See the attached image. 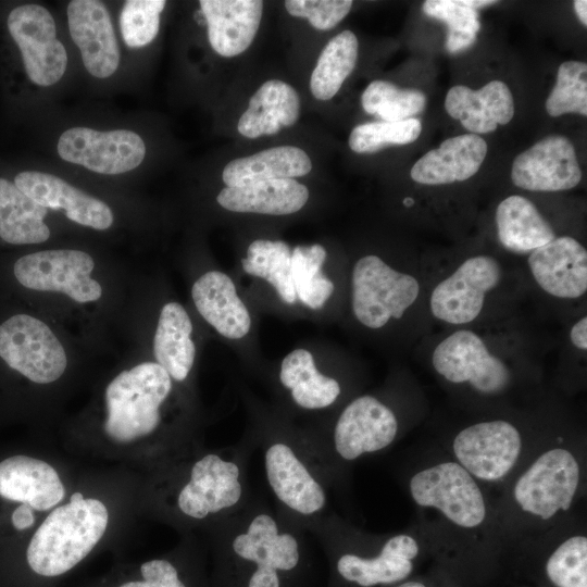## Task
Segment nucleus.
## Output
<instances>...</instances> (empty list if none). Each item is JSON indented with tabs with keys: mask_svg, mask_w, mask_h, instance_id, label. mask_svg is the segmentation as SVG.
I'll return each mask as SVG.
<instances>
[{
	"mask_svg": "<svg viewBox=\"0 0 587 587\" xmlns=\"http://www.w3.org/2000/svg\"><path fill=\"white\" fill-rule=\"evenodd\" d=\"M0 35L11 88L47 89L63 79L68 54L47 7L36 2L12 5L2 15Z\"/></svg>",
	"mask_w": 587,
	"mask_h": 587,
	"instance_id": "obj_1",
	"label": "nucleus"
},
{
	"mask_svg": "<svg viewBox=\"0 0 587 587\" xmlns=\"http://www.w3.org/2000/svg\"><path fill=\"white\" fill-rule=\"evenodd\" d=\"M109 521L107 507L89 498L58 507L46 517L27 548L30 569L58 576L79 563L102 538Z\"/></svg>",
	"mask_w": 587,
	"mask_h": 587,
	"instance_id": "obj_2",
	"label": "nucleus"
},
{
	"mask_svg": "<svg viewBox=\"0 0 587 587\" xmlns=\"http://www.w3.org/2000/svg\"><path fill=\"white\" fill-rule=\"evenodd\" d=\"M171 389V376L157 362H141L118 373L104 394L107 436L126 444L153 433Z\"/></svg>",
	"mask_w": 587,
	"mask_h": 587,
	"instance_id": "obj_3",
	"label": "nucleus"
},
{
	"mask_svg": "<svg viewBox=\"0 0 587 587\" xmlns=\"http://www.w3.org/2000/svg\"><path fill=\"white\" fill-rule=\"evenodd\" d=\"M95 270V260L88 252L59 248L22 255L13 265V275L26 289L59 294L78 304H87L98 301L103 294Z\"/></svg>",
	"mask_w": 587,
	"mask_h": 587,
	"instance_id": "obj_4",
	"label": "nucleus"
},
{
	"mask_svg": "<svg viewBox=\"0 0 587 587\" xmlns=\"http://www.w3.org/2000/svg\"><path fill=\"white\" fill-rule=\"evenodd\" d=\"M55 151L67 164L101 176H121L143 163L147 146L141 135L129 128L72 126L58 137Z\"/></svg>",
	"mask_w": 587,
	"mask_h": 587,
	"instance_id": "obj_5",
	"label": "nucleus"
},
{
	"mask_svg": "<svg viewBox=\"0 0 587 587\" xmlns=\"http://www.w3.org/2000/svg\"><path fill=\"white\" fill-rule=\"evenodd\" d=\"M0 358L35 384H51L67 367V353L54 330L42 320L25 313L0 324Z\"/></svg>",
	"mask_w": 587,
	"mask_h": 587,
	"instance_id": "obj_6",
	"label": "nucleus"
},
{
	"mask_svg": "<svg viewBox=\"0 0 587 587\" xmlns=\"http://www.w3.org/2000/svg\"><path fill=\"white\" fill-rule=\"evenodd\" d=\"M420 295L419 280L396 271L377 255L357 261L352 272V310L366 327L380 328L401 319Z\"/></svg>",
	"mask_w": 587,
	"mask_h": 587,
	"instance_id": "obj_7",
	"label": "nucleus"
},
{
	"mask_svg": "<svg viewBox=\"0 0 587 587\" xmlns=\"http://www.w3.org/2000/svg\"><path fill=\"white\" fill-rule=\"evenodd\" d=\"M501 278V265L494 257H471L434 288L429 299L430 312L447 324H469L478 317L487 295Z\"/></svg>",
	"mask_w": 587,
	"mask_h": 587,
	"instance_id": "obj_8",
	"label": "nucleus"
},
{
	"mask_svg": "<svg viewBox=\"0 0 587 587\" xmlns=\"http://www.w3.org/2000/svg\"><path fill=\"white\" fill-rule=\"evenodd\" d=\"M410 490L419 505L438 509L446 517L462 527L479 525L486 514L483 495L460 464L446 462L415 474Z\"/></svg>",
	"mask_w": 587,
	"mask_h": 587,
	"instance_id": "obj_9",
	"label": "nucleus"
},
{
	"mask_svg": "<svg viewBox=\"0 0 587 587\" xmlns=\"http://www.w3.org/2000/svg\"><path fill=\"white\" fill-rule=\"evenodd\" d=\"M432 363L447 380L470 383L482 394H498L510 383L505 363L491 354L480 336L470 329H458L441 340L434 349Z\"/></svg>",
	"mask_w": 587,
	"mask_h": 587,
	"instance_id": "obj_10",
	"label": "nucleus"
},
{
	"mask_svg": "<svg viewBox=\"0 0 587 587\" xmlns=\"http://www.w3.org/2000/svg\"><path fill=\"white\" fill-rule=\"evenodd\" d=\"M579 480V466L565 449H552L541 454L519 478L514 497L526 512L544 520L559 510H569Z\"/></svg>",
	"mask_w": 587,
	"mask_h": 587,
	"instance_id": "obj_11",
	"label": "nucleus"
},
{
	"mask_svg": "<svg viewBox=\"0 0 587 587\" xmlns=\"http://www.w3.org/2000/svg\"><path fill=\"white\" fill-rule=\"evenodd\" d=\"M14 184L48 211L93 230H108L115 223L109 203L50 172L21 168L10 174Z\"/></svg>",
	"mask_w": 587,
	"mask_h": 587,
	"instance_id": "obj_12",
	"label": "nucleus"
},
{
	"mask_svg": "<svg viewBox=\"0 0 587 587\" xmlns=\"http://www.w3.org/2000/svg\"><path fill=\"white\" fill-rule=\"evenodd\" d=\"M65 14L68 34L87 73L97 79L113 76L121 64V48L107 4L99 0H72Z\"/></svg>",
	"mask_w": 587,
	"mask_h": 587,
	"instance_id": "obj_13",
	"label": "nucleus"
},
{
	"mask_svg": "<svg viewBox=\"0 0 587 587\" xmlns=\"http://www.w3.org/2000/svg\"><path fill=\"white\" fill-rule=\"evenodd\" d=\"M453 451L470 474L484 480H496L515 464L521 451V436L509 422H482L457 435Z\"/></svg>",
	"mask_w": 587,
	"mask_h": 587,
	"instance_id": "obj_14",
	"label": "nucleus"
},
{
	"mask_svg": "<svg viewBox=\"0 0 587 587\" xmlns=\"http://www.w3.org/2000/svg\"><path fill=\"white\" fill-rule=\"evenodd\" d=\"M512 183L530 191H561L576 187L582 179L573 143L564 136L550 135L515 157Z\"/></svg>",
	"mask_w": 587,
	"mask_h": 587,
	"instance_id": "obj_15",
	"label": "nucleus"
},
{
	"mask_svg": "<svg viewBox=\"0 0 587 587\" xmlns=\"http://www.w3.org/2000/svg\"><path fill=\"white\" fill-rule=\"evenodd\" d=\"M239 475L236 463L214 453L202 457L193 464L189 482L178 494L179 510L201 520L210 513L232 508L241 498Z\"/></svg>",
	"mask_w": 587,
	"mask_h": 587,
	"instance_id": "obj_16",
	"label": "nucleus"
},
{
	"mask_svg": "<svg viewBox=\"0 0 587 587\" xmlns=\"http://www.w3.org/2000/svg\"><path fill=\"white\" fill-rule=\"evenodd\" d=\"M398 430L394 412L376 398L362 396L340 414L334 433L335 448L346 460L386 448Z\"/></svg>",
	"mask_w": 587,
	"mask_h": 587,
	"instance_id": "obj_17",
	"label": "nucleus"
},
{
	"mask_svg": "<svg viewBox=\"0 0 587 587\" xmlns=\"http://www.w3.org/2000/svg\"><path fill=\"white\" fill-rule=\"evenodd\" d=\"M527 263L536 284L552 297L577 299L587 291V251L572 237H555L533 250Z\"/></svg>",
	"mask_w": 587,
	"mask_h": 587,
	"instance_id": "obj_18",
	"label": "nucleus"
},
{
	"mask_svg": "<svg viewBox=\"0 0 587 587\" xmlns=\"http://www.w3.org/2000/svg\"><path fill=\"white\" fill-rule=\"evenodd\" d=\"M211 48L230 58L252 43L260 26L263 2L259 0H200Z\"/></svg>",
	"mask_w": 587,
	"mask_h": 587,
	"instance_id": "obj_19",
	"label": "nucleus"
},
{
	"mask_svg": "<svg viewBox=\"0 0 587 587\" xmlns=\"http://www.w3.org/2000/svg\"><path fill=\"white\" fill-rule=\"evenodd\" d=\"M445 109L471 134L479 135L508 124L514 115V101L505 83L491 80L477 90L463 85L451 87Z\"/></svg>",
	"mask_w": 587,
	"mask_h": 587,
	"instance_id": "obj_20",
	"label": "nucleus"
},
{
	"mask_svg": "<svg viewBox=\"0 0 587 587\" xmlns=\"http://www.w3.org/2000/svg\"><path fill=\"white\" fill-rule=\"evenodd\" d=\"M64 486L57 471L47 462L13 455L0 462V496L47 511L62 501Z\"/></svg>",
	"mask_w": 587,
	"mask_h": 587,
	"instance_id": "obj_21",
	"label": "nucleus"
},
{
	"mask_svg": "<svg viewBox=\"0 0 587 587\" xmlns=\"http://www.w3.org/2000/svg\"><path fill=\"white\" fill-rule=\"evenodd\" d=\"M487 143L475 134H464L442 141L426 152L411 168V178L423 185H447L463 182L480 168Z\"/></svg>",
	"mask_w": 587,
	"mask_h": 587,
	"instance_id": "obj_22",
	"label": "nucleus"
},
{
	"mask_svg": "<svg viewBox=\"0 0 587 587\" xmlns=\"http://www.w3.org/2000/svg\"><path fill=\"white\" fill-rule=\"evenodd\" d=\"M265 472L276 497L291 510L312 514L325 504V492L292 449L282 442L265 452Z\"/></svg>",
	"mask_w": 587,
	"mask_h": 587,
	"instance_id": "obj_23",
	"label": "nucleus"
},
{
	"mask_svg": "<svg viewBox=\"0 0 587 587\" xmlns=\"http://www.w3.org/2000/svg\"><path fill=\"white\" fill-rule=\"evenodd\" d=\"M191 297L200 315L222 336L239 339L251 326L250 314L228 275L210 271L192 285Z\"/></svg>",
	"mask_w": 587,
	"mask_h": 587,
	"instance_id": "obj_24",
	"label": "nucleus"
},
{
	"mask_svg": "<svg viewBox=\"0 0 587 587\" xmlns=\"http://www.w3.org/2000/svg\"><path fill=\"white\" fill-rule=\"evenodd\" d=\"M308 199V188L294 178L225 187L216 197L217 203L228 211L270 215L298 212Z\"/></svg>",
	"mask_w": 587,
	"mask_h": 587,
	"instance_id": "obj_25",
	"label": "nucleus"
},
{
	"mask_svg": "<svg viewBox=\"0 0 587 587\" xmlns=\"http://www.w3.org/2000/svg\"><path fill=\"white\" fill-rule=\"evenodd\" d=\"M299 114L300 98L296 89L279 79H271L252 95L247 110L238 121L237 129L250 139L274 135L294 125Z\"/></svg>",
	"mask_w": 587,
	"mask_h": 587,
	"instance_id": "obj_26",
	"label": "nucleus"
},
{
	"mask_svg": "<svg viewBox=\"0 0 587 587\" xmlns=\"http://www.w3.org/2000/svg\"><path fill=\"white\" fill-rule=\"evenodd\" d=\"M49 211L26 196L10 174H0V239L13 246L39 245L50 238Z\"/></svg>",
	"mask_w": 587,
	"mask_h": 587,
	"instance_id": "obj_27",
	"label": "nucleus"
},
{
	"mask_svg": "<svg viewBox=\"0 0 587 587\" xmlns=\"http://www.w3.org/2000/svg\"><path fill=\"white\" fill-rule=\"evenodd\" d=\"M235 553L254 562L260 570L289 571L299 561V546L296 538L278 532L275 520L265 513L258 514L246 533L233 541Z\"/></svg>",
	"mask_w": 587,
	"mask_h": 587,
	"instance_id": "obj_28",
	"label": "nucleus"
},
{
	"mask_svg": "<svg viewBox=\"0 0 587 587\" xmlns=\"http://www.w3.org/2000/svg\"><path fill=\"white\" fill-rule=\"evenodd\" d=\"M417 552L419 546L412 537L398 535L386 541L376 558L342 555L337 562V570L344 578L363 587L390 584L404 579L411 573V560Z\"/></svg>",
	"mask_w": 587,
	"mask_h": 587,
	"instance_id": "obj_29",
	"label": "nucleus"
},
{
	"mask_svg": "<svg viewBox=\"0 0 587 587\" xmlns=\"http://www.w3.org/2000/svg\"><path fill=\"white\" fill-rule=\"evenodd\" d=\"M191 333L192 323L184 307L175 301L165 303L153 336V354L155 362L177 382L187 378L195 363Z\"/></svg>",
	"mask_w": 587,
	"mask_h": 587,
	"instance_id": "obj_30",
	"label": "nucleus"
},
{
	"mask_svg": "<svg viewBox=\"0 0 587 587\" xmlns=\"http://www.w3.org/2000/svg\"><path fill=\"white\" fill-rule=\"evenodd\" d=\"M312 170L309 155L295 146L273 147L228 162L222 172L227 187L304 176Z\"/></svg>",
	"mask_w": 587,
	"mask_h": 587,
	"instance_id": "obj_31",
	"label": "nucleus"
},
{
	"mask_svg": "<svg viewBox=\"0 0 587 587\" xmlns=\"http://www.w3.org/2000/svg\"><path fill=\"white\" fill-rule=\"evenodd\" d=\"M495 218L499 241L511 252H532L555 238L553 228L536 205L519 195L503 199Z\"/></svg>",
	"mask_w": 587,
	"mask_h": 587,
	"instance_id": "obj_32",
	"label": "nucleus"
},
{
	"mask_svg": "<svg viewBox=\"0 0 587 587\" xmlns=\"http://www.w3.org/2000/svg\"><path fill=\"white\" fill-rule=\"evenodd\" d=\"M279 378L291 390L295 402L305 409L330 405L340 394L338 382L321 374L311 352L296 349L282 362Z\"/></svg>",
	"mask_w": 587,
	"mask_h": 587,
	"instance_id": "obj_33",
	"label": "nucleus"
},
{
	"mask_svg": "<svg viewBox=\"0 0 587 587\" xmlns=\"http://www.w3.org/2000/svg\"><path fill=\"white\" fill-rule=\"evenodd\" d=\"M358 48L357 36L348 29L327 42L310 78V90L317 100H329L339 91L355 67Z\"/></svg>",
	"mask_w": 587,
	"mask_h": 587,
	"instance_id": "obj_34",
	"label": "nucleus"
},
{
	"mask_svg": "<svg viewBox=\"0 0 587 587\" xmlns=\"http://www.w3.org/2000/svg\"><path fill=\"white\" fill-rule=\"evenodd\" d=\"M246 273L264 278L286 303L297 299L291 276V250L280 240L258 239L250 243L241 261Z\"/></svg>",
	"mask_w": 587,
	"mask_h": 587,
	"instance_id": "obj_35",
	"label": "nucleus"
},
{
	"mask_svg": "<svg viewBox=\"0 0 587 587\" xmlns=\"http://www.w3.org/2000/svg\"><path fill=\"white\" fill-rule=\"evenodd\" d=\"M326 250L321 245L297 246L291 252V276L296 297L311 309H320L334 292V284L321 271Z\"/></svg>",
	"mask_w": 587,
	"mask_h": 587,
	"instance_id": "obj_36",
	"label": "nucleus"
},
{
	"mask_svg": "<svg viewBox=\"0 0 587 587\" xmlns=\"http://www.w3.org/2000/svg\"><path fill=\"white\" fill-rule=\"evenodd\" d=\"M363 110L384 122H398L420 113L426 103L425 95L416 89L399 88L385 80L372 82L361 97Z\"/></svg>",
	"mask_w": 587,
	"mask_h": 587,
	"instance_id": "obj_37",
	"label": "nucleus"
},
{
	"mask_svg": "<svg viewBox=\"0 0 587 587\" xmlns=\"http://www.w3.org/2000/svg\"><path fill=\"white\" fill-rule=\"evenodd\" d=\"M423 12L448 26L446 48L451 53L471 47L480 28L477 10L464 4L463 0H427Z\"/></svg>",
	"mask_w": 587,
	"mask_h": 587,
	"instance_id": "obj_38",
	"label": "nucleus"
},
{
	"mask_svg": "<svg viewBox=\"0 0 587 587\" xmlns=\"http://www.w3.org/2000/svg\"><path fill=\"white\" fill-rule=\"evenodd\" d=\"M164 0H126L118 15V32L130 50L149 46L158 36Z\"/></svg>",
	"mask_w": 587,
	"mask_h": 587,
	"instance_id": "obj_39",
	"label": "nucleus"
},
{
	"mask_svg": "<svg viewBox=\"0 0 587 587\" xmlns=\"http://www.w3.org/2000/svg\"><path fill=\"white\" fill-rule=\"evenodd\" d=\"M422 124L411 117L398 122H371L355 126L348 145L357 153H373L388 146H402L415 141Z\"/></svg>",
	"mask_w": 587,
	"mask_h": 587,
	"instance_id": "obj_40",
	"label": "nucleus"
},
{
	"mask_svg": "<svg viewBox=\"0 0 587 587\" xmlns=\"http://www.w3.org/2000/svg\"><path fill=\"white\" fill-rule=\"evenodd\" d=\"M546 111L554 117L567 113L587 115L585 62L566 61L559 66L555 85L546 100Z\"/></svg>",
	"mask_w": 587,
	"mask_h": 587,
	"instance_id": "obj_41",
	"label": "nucleus"
},
{
	"mask_svg": "<svg viewBox=\"0 0 587 587\" xmlns=\"http://www.w3.org/2000/svg\"><path fill=\"white\" fill-rule=\"evenodd\" d=\"M546 571L558 587H587V538L565 540L549 558Z\"/></svg>",
	"mask_w": 587,
	"mask_h": 587,
	"instance_id": "obj_42",
	"label": "nucleus"
},
{
	"mask_svg": "<svg viewBox=\"0 0 587 587\" xmlns=\"http://www.w3.org/2000/svg\"><path fill=\"white\" fill-rule=\"evenodd\" d=\"M351 0H287V12L296 17L308 18L320 30L335 27L352 8Z\"/></svg>",
	"mask_w": 587,
	"mask_h": 587,
	"instance_id": "obj_43",
	"label": "nucleus"
},
{
	"mask_svg": "<svg viewBox=\"0 0 587 587\" xmlns=\"http://www.w3.org/2000/svg\"><path fill=\"white\" fill-rule=\"evenodd\" d=\"M142 580L128 582L120 587H186L176 569L165 560H151L140 567Z\"/></svg>",
	"mask_w": 587,
	"mask_h": 587,
	"instance_id": "obj_44",
	"label": "nucleus"
},
{
	"mask_svg": "<svg viewBox=\"0 0 587 587\" xmlns=\"http://www.w3.org/2000/svg\"><path fill=\"white\" fill-rule=\"evenodd\" d=\"M248 587H279L278 575L276 571L257 569Z\"/></svg>",
	"mask_w": 587,
	"mask_h": 587,
	"instance_id": "obj_45",
	"label": "nucleus"
},
{
	"mask_svg": "<svg viewBox=\"0 0 587 587\" xmlns=\"http://www.w3.org/2000/svg\"><path fill=\"white\" fill-rule=\"evenodd\" d=\"M34 521L32 508L27 503H22L12 513V525L18 530L29 528Z\"/></svg>",
	"mask_w": 587,
	"mask_h": 587,
	"instance_id": "obj_46",
	"label": "nucleus"
},
{
	"mask_svg": "<svg viewBox=\"0 0 587 587\" xmlns=\"http://www.w3.org/2000/svg\"><path fill=\"white\" fill-rule=\"evenodd\" d=\"M570 338L577 349L586 351L587 349V317L583 316L571 328Z\"/></svg>",
	"mask_w": 587,
	"mask_h": 587,
	"instance_id": "obj_47",
	"label": "nucleus"
},
{
	"mask_svg": "<svg viewBox=\"0 0 587 587\" xmlns=\"http://www.w3.org/2000/svg\"><path fill=\"white\" fill-rule=\"evenodd\" d=\"M574 10L579 18L580 23L584 26H587V1L586 0H575L574 3Z\"/></svg>",
	"mask_w": 587,
	"mask_h": 587,
	"instance_id": "obj_48",
	"label": "nucleus"
},
{
	"mask_svg": "<svg viewBox=\"0 0 587 587\" xmlns=\"http://www.w3.org/2000/svg\"><path fill=\"white\" fill-rule=\"evenodd\" d=\"M82 499H84L83 494H80V492H74V494L71 496L70 501H78V500H82Z\"/></svg>",
	"mask_w": 587,
	"mask_h": 587,
	"instance_id": "obj_49",
	"label": "nucleus"
},
{
	"mask_svg": "<svg viewBox=\"0 0 587 587\" xmlns=\"http://www.w3.org/2000/svg\"><path fill=\"white\" fill-rule=\"evenodd\" d=\"M400 587H425V586L421 583L412 582V583H407Z\"/></svg>",
	"mask_w": 587,
	"mask_h": 587,
	"instance_id": "obj_50",
	"label": "nucleus"
}]
</instances>
